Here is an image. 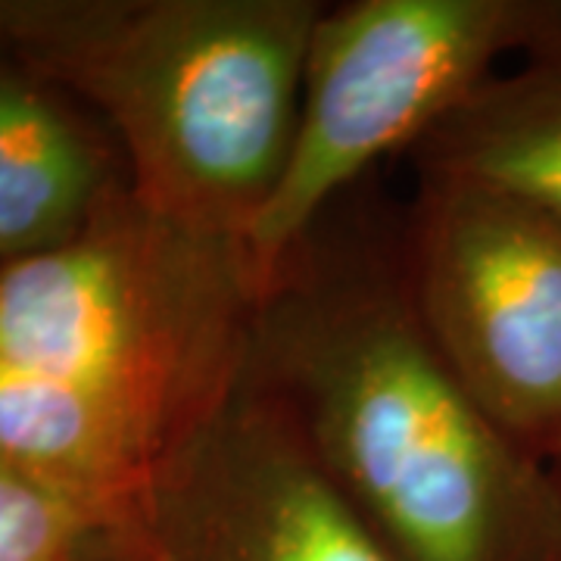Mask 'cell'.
Instances as JSON below:
<instances>
[{"instance_id":"cell-6","label":"cell","mask_w":561,"mask_h":561,"mask_svg":"<svg viewBox=\"0 0 561 561\" xmlns=\"http://www.w3.org/2000/svg\"><path fill=\"white\" fill-rule=\"evenodd\" d=\"M138 561H397L243 362L138 505Z\"/></svg>"},{"instance_id":"cell-8","label":"cell","mask_w":561,"mask_h":561,"mask_svg":"<svg viewBox=\"0 0 561 561\" xmlns=\"http://www.w3.org/2000/svg\"><path fill=\"white\" fill-rule=\"evenodd\" d=\"M409 160L415 179L474 181L561 219V35L493 76Z\"/></svg>"},{"instance_id":"cell-2","label":"cell","mask_w":561,"mask_h":561,"mask_svg":"<svg viewBox=\"0 0 561 561\" xmlns=\"http://www.w3.org/2000/svg\"><path fill=\"white\" fill-rule=\"evenodd\" d=\"M319 0H0V54L101 113L128 187L243 243L300 116Z\"/></svg>"},{"instance_id":"cell-5","label":"cell","mask_w":561,"mask_h":561,"mask_svg":"<svg viewBox=\"0 0 561 561\" xmlns=\"http://www.w3.org/2000/svg\"><path fill=\"white\" fill-rule=\"evenodd\" d=\"M424 334L490 419L552 461L561 434V219L459 179H419L400 219Z\"/></svg>"},{"instance_id":"cell-10","label":"cell","mask_w":561,"mask_h":561,"mask_svg":"<svg viewBox=\"0 0 561 561\" xmlns=\"http://www.w3.org/2000/svg\"><path fill=\"white\" fill-rule=\"evenodd\" d=\"M552 468L559 471V478H561V434H559V446H556V456H552Z\"/></svg>"},{"instance_id":"cell-4","label":"cell","mask_w":561,"mask_h":561,"mask_svg":"<svg viewBox=\"0 0 561 561\" xmlns=\"http://www.w3.org/2000/svg\"><path fill=\"white\" fill-rule=\"evenodd\" d=\"M561 35V0H350L324 7L275 191L243 234L260 284L359 181L412 153L505 66Z\"/></svg>"},{"instance_id":"cell-9","label":"cell","mask_w":561,"mask_h":561,"mask_svg":"<svg viewBox=\"0 0 561 561\" xmlns=\"http://www.w3.org/2000/svg\"><path fill=\"white\" fill-rule=\"evenodd\" d=\"M128 556V537L98 505L0 453V561Z\"/></svg>"},{"instance_id":"cell-1","label":"cell","mask_w":561,"mask_h":561,"mask_svg":"<svg viewBox=\"0 0 561 561\" xmlns=\"http://www.w3.org/2000/svg\"><path fill=\"white\" fill-rule=\"evenodd\" d=\"M247 371L397 561H561L559 471L449 371L353 194L260 280Z\"/></svg>"},{"instance_id":"cell-3","label":"cell","mask_w":561,"mask_h":561,"mask_svg":"<svg viewBox=\"0 0 561 561\" xmlns=\"http://www.w3.org/2000/svg\"><path fill=\"white\" fill-rule=\"evenodd\" d=\"M256 297L241 241L125 181L72 241L0 265V365L98 402L160 468L241 378Z\"/></svg>"},{"instance_id":"cell-7","label":"cell","mask_w":561,"mask_h":561,"mask_svg":"<svg viewBox=\"0 0 561 561\" xmlns=\"http://www.w3.org/2000/svg\"><path fill=\"white\" fill-rule=\"evenodd\" d=\"M125 181L60 91L0 54V265L72 241Z\"/></svg>"}]
</instances>
